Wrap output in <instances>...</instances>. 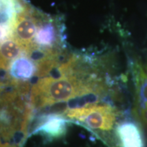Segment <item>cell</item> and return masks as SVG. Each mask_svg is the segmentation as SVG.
<instances>
[{
    "label": "cell",
    "instance_id": "cell-6",
    "mask_svg": "<svg viewBox=\"0 0 147 147\" xmlns=\"http://www.w3.org/2000/svg\"><path fill=\"white\" fill-rule=\"evenodd\" d=\"M36 61L23 54L10 63L8 69V76L16 82H27L37 75Z\"/></svg>",
    "mask_w": 147,
    "mask_h": 147
},
{
    "label": "cell",
    "instance_id": "cell-9",
    "mask_svg": "<svg viewBox=\"0 0 147 147\" xmlns=\"http://www.w3.org/2000/svg\"><path fill=\"white\" fill-rule=\"evenodd\" d=\"M134 76L142 111L147 115V67L136 65Z\"/></svg>",
    "mask_w": 147,
    "mask_h": 147
},
{
    "label": "cell",
    "instance_id": "cell-4",
    "mask_svg": "<svg viewBox=\"0 0 147 147\" xmlns=\"http://www.w3.org/2000/svg\"><path fill=\"white\" fill-rule=\"evenodd\" d=\"M59 32L56 22L45 14L39 24L35 38L36 53L38 51L41 53L40 56L60 54Z\"/></svg>",
    "mask_w": 147,
    "mask_h": 147
},
{
    "label": "cell",
    "instance_id": "cell-7",
    "mask_svg": "<svg viewBox=\"0 0 147 147\" xmlns=\"http://www.w3.org/2000/svg\"><path fill=\"white\" fill-rule=\"evenodd\" d=\"M116 133L121 147H145L142 132L134 121H123L117 125Z\"/></svg>",
    "mask_w": 147,
    "mask_h": 147
},
{
    "label": "cell",
    "instance_id": "cell-2",
    "mask_svg": "<svg viewBox=\"0 0 147 147\" xmlns=\"http://www.w3.org/2000/svg\"><path fill=\"white\" fill-rule=\"evenodd\" d=\"M44 16L42 12L26 4L23 0L16 1L15 10L10 20L11 38L30 57L36 52L35 38Z\"/></svg>",
    "mask_w": 147,
    "mask_h": 147
},
{
    "label": "cell",
    "instance_id": "cell-3",
    "mask_svg": "<svg viewBox=\"0 0 147 147\" xmlns=\"http://www.w3.org/2000/svg\"><path fill=\"white\" fill-rule=\"evenodd\" d=\"M63 115L97 131H110L113 128L117 113L108 104H93L66 109Z\"/></svg>",
    "mask_w": 147,
    "mask_h": 147
},
{
    "label": "cell",
    "instance_id": "cell-5",
    "mask_svg": "<svg viewBox=\"0 0 147 147\" xmlns=\"http://www.w3.org/2000/svg\"><path fill=\"white\" fill-rule=\"evenodd\" d=\"M63 115L48 114L40 116L33 130V134H40L50 139L63 136L67 131L68 120Z\"/></svg>",
    "mask_w": 147,
    "mask_h": 147
},
{
    "label": "cell",
    "instance_id": "cell-8",
    "mask_svg": "<svg viewBox=\"0 0 147 147\" xmlns=\"http://www.w3.org/2000/svg\"><path fill=\"white\" fill-rule=\"evenodd\" d=\"M25 54L22 47L12 38L0 43V69L8 71L13 61ZM26 55V54H25Z\"/></svg>",
    "mask_w": 147,
    "mask_h": 147
},
{
    "label": "cell",
    "instance_id": "cell-1",
    "mask_svg": "<svg viewBox=\"0 0 147 147\" xmlns=\"http://www.w3.org/2000/svg\"><path fill=\"white\" fill-rule=\"evenodd\" d=\"M78 65L77 59L71 69L65 74L40 78L31 89L33 108L40 109L77 97H85L88 105L95 104L99 95L104 92V84L95 75L85 77L87 72L80 71Z\"/></svg>",
    "mask_w": 147,
    "mask_h": 147
},
{
    "label": "cell",
    "instance_id": "cell-10",
    "mask_svg": "<svg viewBox=\"0 0 147 147\" xmlns=\"http://www.w3.org/2000/svg\"><path fill=\"white\" fill-rule=\"evenodd\" d=\"M9 86H10V84H9L8 80H7V81L3 82L1 76H0V95L2 94L5 87H8Z\"/></svg>",
    "mask_w": 147,
    "mask_h": 147
}]
</instances>
